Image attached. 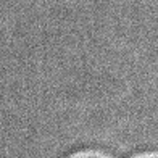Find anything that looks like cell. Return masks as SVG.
<instances>
[{"label":"cell","instance_id":"obj_1","mask_svg":"<svg viewBox=\"0 0 158 158\" xmlns=\"http://www.w3.org/2000/svg\"><path fill=\"white\" fill-rule=\"evenodd\" d=\"M82 158H98V156H82Z\"/></svg>","mask_w":158,"mask_h":158}]
</instances>
